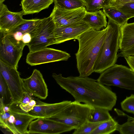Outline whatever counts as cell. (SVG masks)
Returning a JSON list of instances; mask_svg holds the SVG:
<instances>
[{"label": "cell", "instance_id": "cell-1", "mask_svg": "<svg viewBox=\"0 0 134 134\" xmlns=\"http://www.w3.org/2000/svg\"><path fill=\"white\" fill-rule=\"evenodd\" d=\"M52 76L62 89L73 96L76 101L109 111L116 104V93L97 80L80 76L66 77L61 74L54 73Z\"/></svg>", "mask_w": 134, "mask_h": 134}, {"label": "cell", "instance_id": "cell-2", "mask_svg": "<svg viewBox=\"0 0 134 134\" xmlns=\"http://www.w3.org/2000/svg\"><path fill=\"white\" fill-rule=\"evenodd\" d=\"M107 27L97 30L91 28L76 39L79 48L75 54L79 76H88L94 72L93 68L105 39Z\"/></svg>", "mask_w": 134, "mask_h": 134}, {"label": "cell", "instance_id": "cell-3", "mask_svg": "<svg viewBox=\"0 0 134 134\" xmlns=\"http://www.w3.org/2000/svg\"><path fill=\"white\" fill-rule=\"evenodd\" d=\"M106 36L95 63L94 72L101 73L115 64L119 49L120 26L108 19Z\"/></svg>", "mask_w": 134, "mask_h": 134}, {"label": "cell", "instance_id": "cell-4", "mask_svg": "<svg viewBox=\"0 0 134 134\" xmlns=\"http://www.w3.org/2000/svg\"><path fill=\"white\" fill-rule=\"evenodd\" d=\"M9 105V110H0L1 127L11 133L29 134L27 128L30 123L37 118L22 110L18 102L11 103Z\"/></svg>", "mask_w": 134, "mask_h": 134}, {"label": "cell", "instance_id": "cell-5", "mask_svg": "<svg viewBox=\"0 0 134 134\" xmlns=\"http://www.w3.org/2000/svg\"><path fill=\"white\" fill-rule=\"evenodd\" d=\"M97 80L104 85L134 90V72L122 65L115 64L107 69Z\"/></svg>", "mask_w": 134, "mask_h": 134}, {"label": "cell", "instance_id": "cell-6", "mask_svg": "<svg viewBox=\"0 0 134 134\" xmlns=\"http://www.w3.org/2000/svg\"><path fill=\"white\" fill-rule=\"evenodd\" d=\"M94 107L86 104L75 100L60 111L46 118L73 127L79 128L87 120L91 110Z\"/></svg>", "mask_w": 134, "mask_h": 134}, {"label": "cell", "instance_id": "cell-7", "mask_svg": "<svg viewBox=\"0 0 134 134\" xmlns=\"http://www.w3.org/2000/svg\"><path fill=\"white\" fill-rule=\"evenodd\" d=\"M56 26L51 16L41 19L36 34L27 45L29 52L39 50L54 44Z\"/></svg>", "mask_w": 134, "mask_h": 134}, {"label": "cell", "instance_id": "cell-8", "mask_svg": "<svg viewBox=\"0 0 134 134\" xmlns=\"http://www.w3.org/2000/svg\"><path fill=\"white\" fill-rule=\"evenodd\" d=\"M40 19H24L10 31L3 34L12 43L24 49L31 42L36 34Z\"/></svg>", "mask_w": 134, "mask_h": 134}, {"label": "cell", "instance_id": "cell-9", "mask_svg": "<svg viewBox=\"0 0 134 134\" xmlns=\"http://www.w3.org/2000/svg\"><path fill=\"white\" fill-rule=\"evenodd\" d=\"M0 73L7 84L11 96V103L18 102L24 90L17 69L0 60Z\"/></svg>", "mask_w": 134, "mask_h": 134}, {"label": "cell", "instance_id": "cell-10", "mask_svg": "<svg viewBox=\"0 0 134 134\" xmlns=\"http://www.w3.org/2000/svg\"><path fill=\"white\" fill-rule=\"evenodd\" d=\"M71 57L66 52L46 47L34 51L29 52L26 59L27 63L31 66L61 61H66Z\"/></svg>", "mask_w": 134, "mask_h": 134}, {"label": "cell", "instance_id": "cell-11", "mask_svg": "<svg viewBox=\"0 0 134 134\" xmlns=\"http://www.w3.org/2000/svg\"><path fill=\"white\" fill-rule=\"evenodd\" d=\"M28 128L29 134H60L74 129L73 127L63 123L41 118L32 121Z\"/></svg>", "mask_w": 134, "mask_h": 134}, {"label": "cell", "instance_id": "cell-12", "mask_svg": "<svg viewBox=\"0 0 134 134\" xmlns=\"http://www.w3.org/2000/svg\"><path fill=\"white\" fill-rule=\"evenodd\" d=\"M21 79L24 90L41 99L47 98L48 93L47 87L42 74L39 70L35 69L30 77Z\"/></svg>", "mask_w": 134, "mask_h": 134}, {"label": "cell", "instance_id": "cell-13", "mask_svg": "<svg viewBox=\"0 0 134 134\" xmlns=\"http://www.w3.org/2000/svg\"><path fill=\"white\" fill-rule=\"evenodd\" d=\"M85 7L70 10H63L54 7L50 15L56 27L71 25L82 21L86 12Z\"/></svg>", "mask_w": 134, "mask_h": 134}, {"label": "cell", "instance_id": "cell-14", "mask_svg": "<svg viewBox=\"0 0 134 134\" xmlns=\"http://www.w3.org/2000/svg\"><path fill=\"white\" fill-rule=\"evenodd\" d=\"M23 49L20 48L3 36L0 44V60L17 69Z\"/></svg>", "mask_w": 134, "mask_h": 134}, {"label": "cell", "instance_id": "cell-15", "mask_svg": "<svg viewBox=\"0 0 134 134\" xmlns=\"http://www.w3.org/2000/svg\"><path fill=\"white\" fill-rule=\"evenodd\" d=\"M91 28L82 20L66 26L56 27L54 44H58L76 38L84 32Z\"/></svg>", "mask_w": 134, "mask_h": 134}, {"label": "cell", "instance_id": "cell-16", "mask_svg": "<svg viewBox=\"0 0 134 134\" xmlns=\"http://www.w3.org/2000/svg\"><path fill=\"white\" fill-rule=\"evenodd\" d=\"M22 10L19 12L10 11L3 3H0V30L3 34H6L23 21Z\"/></svg>", "mask_w": 134, "mask_h": 134}, {"label": "cell", "instance_id": "cell-17", "mask_svg": "<svg viewBox=\"0 0 134 134\" xmlns=\"http://www.w3.org/2000/svg\"><path fill=\"white\" fill-rule=\"evenodd\" d=\"M35 100V105L28 113L37 118H46L55 115L62 110L71 102L70 100H64L59 103L50 104L42 102L38 99Z\"/></svg>", "mask_w": 134, "mask_h": 134}, {"label": "cell", "instance_id": "cell-18", "mask_svg": "<svg viewBox=\"0 0 134 134\" xmlns=\"http://www.w3.org/2000/svg\"><path fill=\"white\" fill-rule=\"evenodd\" d=\"M134 46V22L127 23L120 26L119 42L120 51L128 49Z\"/></svg>", "mask_w": 134, "mask_h": 134}, {"label": "cell", "instance_id": "cell-19", "mask_svg": "<svg viewBox=\"0 0 134 134\" xmlns=\"http://www.w3.org/2000/svg\"><path fill=\"white\" fill-rule=\"evenodd\" d=\"M82 20L97 30L106 27L108 24L106 16L101 10L92 12L86 11Z\"/></svg>", "mask_w": 134, "mask_h": 134}, {"label": "cell", "instance_id": "cell-20", "mask_svg": "<svg viewBox=\"0 0 134 134\" xmlns=\"http://www.w3.org/2000/svg\"><path fill=\"white\" fill-rule=\"evenodd\" d=\"M54 0H22V10L24 15L40 12L48 8Z\"/></svg>", "mask_w": 134, "mask_h": 134}, {"label": "cell", "instance_id": "cell-21", "mask_svg": "<svg viewBox=\"0 0 134 134\" xmlns=\"http://www.w3.org/2000/svg\"><path fill=\"white\" fill-rule=\"evenodd\" d=\"M103 9V11L106 17L120 26L127 23L128 20L130 19L122 12L109 5H107Z\"/></svg>", "mask_w": 134, "mask_h": 134}, {"label": "cell", "instance_id": "cell-22", "mask_svg": "<svg viewBox=\"0 0 134 134\" xmlns=\"http://www.w3.org/2000/svg\"><path fill=\"white\" fill-rule=\"evenodd\" d=\"M54 7L63 10L85 7V0H54Z\"/></svg>", "mask_w": 134, "mask_h": 134}, {"label": "cell", "instance_id": "cell-23", "mask_svg": "<svg viewBox=\"0 0 134 134\" xmlns=\"http://www.w3.org/2000/svg\"><path fill=\"white\" fill-rule=\"evenodd\" d=\"M119 124L112 117L101 123L91 134H109L116 130Z\"/></svg>", "mask_w": 134, "mask_h": 134}, {"label": "cell", "instance_id": "cell-24", "mask_svg": "<svg viewBox=\"0 0 134 134\" xmlns=\"http://www.w3.org/2000/svg\"><path fill=\"white\" fill-rule=\"evenodd\" d=\"M109 110L98 108H93L91 110L87 120L93 122H103L108 120L112 117Z\"/></svg>", "mask_w": 134, "mask_h": 134}, {"label": "cell", "instance_id": "cell-25", "mask_svg": "<svg viewBox=\"0 0 134 134\" xmlns=\"http://www.w3.org/2000/svg\"><path fill=\"white\" fill-rule=\"evenodd\" d=\"M0 107L9 104L11 102V96L7 84L0 73Z\"/></svg>", "mask_w": 134, "mask_h": 134}, {"label": "cell", "instance_id": "cell-26", "mask_svg": "<svg viewBox=\"0 0 134 134\" xmlns=\"http://www.w3.org/2000/svg\"><path fill=\"white\" fill-rule=\"evenodd\" d=\"M111 0H85L87 12H94L108 5Z\"/></svg>", "mask_w": 134, "mask_h": 134}, {"label": "cell", "instance_id": "cell-27", "mask_svg": "<svg viewBox=\"0 0 134 134\" xmlns=\"http://www.w3.org/2000/svg\"><path fill=\"white\" fill-rule=\"evenodd\" d=\"M108 5L122 12L130 18L134 17V2L121 4L110 3Z\"/></svg>", "mask_w": 134, "mask_h": 134}, {"label": "cell", "instance_id": "cell-28", "mask_svg": "<svg viewBox=\"0 0 134 134\" xmlns=\"http://www.w3.org/2000/svg\"><path fill=\"white\" fill-rule=\"evenodd\" d=\"M103 122H93L87 120L79 128L74 129L73 134H91Z\"/></svg>", "mask_w": 134, "mask_h": 134}, {"label": "cell", "instance_id": "cell-29", "mask_svg": "<svg viewBox=\"0 0 134 134\" xmlns=\"http://www.w3.org/2000/svg\"><path fill=\"white\" fill-rule=\"evenodd\" d=\"M120 104L123 110L134 114V94H132L127 97Z\"/></svg>", "mask_w": 134, "mask_h": 134}, {"label": "cell", "instance_id": "cell-30", "mask_svg": "<svg viewBox=\"0 0 134 134\" xmlns=\"http://www.w3.org/2000/svg\"><path fill=\"white\" fill-rule=\"evenodd\" d=\"M116 131L121 134H134V125L127 121L122 125L119 124Z\"/></svg>", "mask_w": 134, "mask_h": 134}, {"label": "cell", "instance_id": "cell-31", "mask_svg": "<svg viewBox=\"0 0 134 134\" xmlns=\"http://www.w3.org/2000/svg\"><path fill=\"white\" fill-rule=\"evenodd\" d=\"M33 99L29 93L24 90L20 100L18 102L20 104L26 105L29 103Z\"/></svg>", "mask_w": 134, "mask_h": 134}, {"label": "cell", "instance_id": "cell-32", "mask_svg": "<svg viewBox=\"0 0 134 134\" xmlns=\"http://www.w3.org/2000/svg\"><path fill=\"white\" fill-rule=\"evenodd\" d=\"M36 104L35 99H33L28 104L26 105H23L19 103L20 108L24 111L27 112L32 110Z\"/></svg>", "mask_w": 134, "mask_h": 134}, {"label": "cell", "instance_id": "cell-33", "mask_svg": "<svg viewBox=\"0 0 134 134\" xmlns=\"http://www.w3.org/2000/svg\"><path fill=\"white\" fill-rule=\"evenodd\" d=\"M134 55V46L131 48L122 51L118 54V57H125L128 56Z\"/></svg>", "mask_w": 134, "mask_h": 134}, {"label": "cell", "instance_id": "cell-34", "mask_svg": "<svg viewBox=\"0 0 134 134\" xmlns=\"http://www.w3.org/2000/svg\"><path fill=\"white\" fill-rule=\"evenodd\" d=\"M130 68L134 72V55L124 57Z\"/></svg>", "mask_w": 134, "mask_h": 134}, {"label": "cell", "instance_id": "cell-35", "mask_svg": "<svg viewBox=\"0 0 134 134\" xmlns=\"http://www.w3.org/2000/svg\"><path fill=\"white\" fill-rule=\"evenodd\" d=\"M130 2H134V0H111L110 3L121 4Z\"/></svg>", "mask_w": 134, "mask_h": 134}, {"label": "cell", "instance_id": "cell-36", "mask_svg": "<svg viewBox=\"0 0 134 134\" xmlns=\"http://www.w3.org/2000/svg\"><path fill=\"white\" fill-rule=\"evenodd\" d=\"M127 116L128 118L127 121L131 124L134 125V118L129 116L127 115Z\"/></svg>", "mask_w": 134, "mask_h": 134}, {"label": "cell", "instance_id": "cell-37", "mask_svg": "<svg viewBox=\"0 0 134 134\" xmlns=\"http://www.w3.org/2000/svg\"><path fill=\"white\" fill-rule=\"evenodd\" d=\"M5 0H0V3H3Z\"/></svg>", "mask_w": 134, "mask_h": 134}]
</instances>
